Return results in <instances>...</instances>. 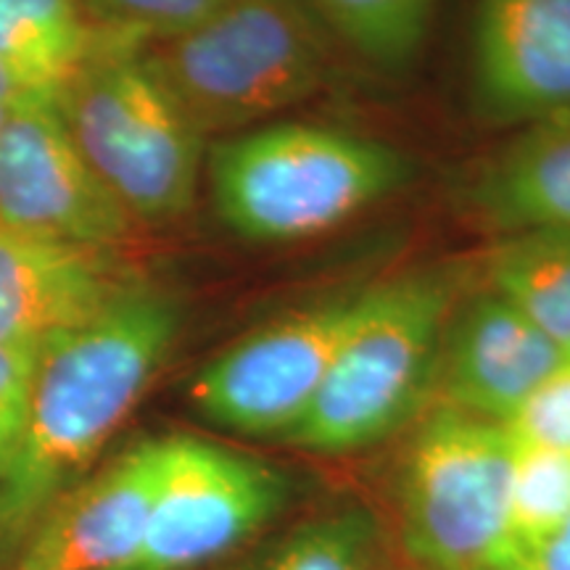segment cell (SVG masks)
<instances>
[{
    "mask_svg": "<svg viewBox=\"0 0 570 570\" xmlns=\"http://www.w3.org/2000/svg\"><path fill=\"white\" fill-rule=\"evenodd\" d=\"M135 281L117 248L0 227V344L40 348L98 315Z\"/></svg>",
    "mask_w": 570,
    "mask_h": 570,
    "instance_id": "obj_12",
    "label": "cell"
},
{
    "mask_svg": "<svg viewBox=\"0 0 570 570\" xmlns=\"http://www.w3.org/2000/svg\"><path fill=\"white\" fill-rule=\"evenodd\" d=\"M566 360V346L508 298L487 291L449 317L436 386L449 407L508 423Z\"/></svg>",
    "mask_w": 570,
    "mask_h": 570,
    "instance_id": "obj_13",
    "label": "cell"
},
{
    "mask_svg": "<svg viewBox=\"0 0 570 570\" xmlns=\"http://www.w3.org/2000/svg\"><path fill=\"white\" fill-rule=\"evenodd\" d=\"M370 525L360 512H341L304 525L265 570H367Z\"/></svg>",
    "mask_w": 570,
    "mask_h": 570,
    "instance_id": "obj_20",
    "label": "cell"
},
{
    "mask_svg": "<svg viewBox=\"0 0 570 570\" xmlns=\"http://www.w3.org/2000/svg\"><path fill=\"white\" fill-rule=\"evenodd\" d=\"M362 294L331 296L235 341L196 375L194 407L225 431L288 436L315 402Z\"/></svg>",
    "mask_w": 570,
    "mask_h": 570,
    "instance_id": "obj_8",
    "label": "cell"
},
{
    "mask_svg": "<svg viewBox=\"0 0 570 570\" xmlns=\"http://www.w3.org/2000/svg\"><path fill=\"white\" fill-rule=\"evenodd\" d=\"M468 206L504 238L570 233V117L525 125L475 173Z\"/></svg>",
    "mask_w": 570,
    "mask_h": 570,
    "instance_id": "obj_14",
    "label": "cell"
},
{
    "mask_svg": "<svg viewBox=\"0 0 570 570\" xmlns=\"http://www.w3.org/2000/svg\"><path fill=\"white\" fill-rule=\"evenodd\" d=\"M135 219L77 151L56 96H24L0 130V227L117 248Z\"/></svg>",
    "mask_w": 570,
    "mask_h": 570,
    "instance_id": "obj_9",
    "label": "cell"
},
{
    "mask_svg": "<svg viewBox=\"0 0 570 570\" xmlns=\"http://www.w3.org/2000/svg\"><path fill=\"white\" fill-rule=\"evenodd\" d=\"M502 570H570V520L550 537L512 552Z\"/></svg>",
    "mask_w": 570,
    "mask_h": 570,
    "instance_id": "obj_23",
    "label": "cell"
},
{
    "mask_svg": "<svg viewBox=\"0 0 570 570\" xmlns=\"http://www.w3.org/2000/svg\"><path fill=\"white\" fill-rule=\"evenodd\" d=\"M24 98V92L19 90V85L13 82V77L9 75V69L0 63V130H3V125L9 122L11 111L17 109V104Z\"/></svg>",
    "mask_w": 570,
    "mask_h": 570,
    "instance_id": "obj_24",
    "label": "cell"
},
{
    "mask_svg": "<svg viewBox=\"0 0 570 570\" xmlns=\"http://www.w3.org/2000/svg\"><path fill=\"white\" fill-rule=\"evenodd\" d=\"M90 42L80 0H0V63L24 96H56Z\"/></svg>",
    "mask_w": 570,
    "mask_h": 570,
    "instance_id": "obj_15",
    "label": "cell"
},
{
    "mask_svg": "<svg viewBox=\"0 0 570 570\" xmlns=\"http://www.w3.org/2000/svg\"><path fill=\"white\" fill-rule=\"evenodd\" d=\"M180 327L173 291L138 277L98 315L40 344L24 439L0 487V544L24 541L85 479L167 362Z\"/></svg>",
    "mask_w": 570,
    "mask_h": 570,
    "instance_id": "obj_1",
    "label": "cell"
},
{
    "mask_svg": "<svg viewBox=\"0 0 570 570\" xmlns=\"http://www.w3.org/2000/svg\"><path fill=\"white\" fill-rule=\"evenodd\" d=\"M454 296L452 269H420L365 285L315 402L283 441L344 454L389 439L415 417L439 381Z\"/></svg>",
    "mask_w": 570,
    "mask_h": 570,
    "instance_id": "obj_4",
    "label": "cell"
},
{
    "mask_svg": "<svg viewBox=\"0 0 570 570\" xmlns=\"http://www.w3.org/2000/svg\"><path fill=\"white\" fill-rule=\"evenodd\" d=\"M512 436L504 423L439 404L402 468V529L428 570H502L512 558Z\"/></svg>",
    "mask_w": 570,
    "mask_h": 570,
    "instance_id": "obj_6",
    "label": "cell"
},
{
    "mask_svg": "<svg viewBox=\"0 0 570 570\" xmlns=\"http://www.w3.org/2000/svg\"><path fill=\"white\" fill-rule=\"evenodd\" d=\"M489 288L570 346V233L504 238L489 259Z\"/></svg>",
    "mask_w": 570,
    "mask_h": 570,
    "instance_id": "obj_16",
    "label": "cell"
},
{
    "mask_svg": "<svg viewBox=\"0 0 570 570\" xmlns=\"http://www.w3.org/2000/svg\"><path fill=\"white\" fill-rule=\"evenodd\" d=\"M71 142L135 223L180 219L196 202L206 135L148 67L142 46L92 30L56 92Z\"/></svg>",
    "mask_w": 570,
    "mask_h": 570,
    "instance_id": "obj_3",
    "label": "cell"
},
{
    "mask_svg": "<svg viewBox=\"0 0 570 570\" xmlns=\"http://www.w3.org/2000/svg\"><path fill=\"white\" fill-rule=\"evenodd\" d=\"M473 96L499 125L570 117V0H479Z\"/></svg>",
    "mask_w": 570,
    "mask_h": 570,
    "instance_id": "obj_11",
    "label": "cell"
},
{
    "mask_svg": "<svg viewBox=\"0 0 570 570\" xmlns=\"http://www.w3.org/2000/svg\"><path fill=\"white\" fill-rule=\"evenodd\" d=\"M331 32L306 0H227L173 40L142 48L148 67L204 135L252 130L331 75Z\"/></svg>",
    "mask_w": 570,
    "mask_h": 570,
    "instance_id": "obj_5",
    "label": "cell"
},
{
    "mask_svg": "<svg viewBox=\"0 0 570 570\" xmlns=\"http://www.w3.org/2000/svg\"><path fill=\"white\" fill-rule=\"evenodd\" d=\"M512 550L550 537L570 520V452L512 439Z\"/></svg>",
    "mask_w": 570,
    "mask_h": 570,
    "instance_id": "obj_18",
    "label": "cell"
},
{
    "mask_svg": "<svg viewBox=\"0 0 570 570\" xmlns=\"http://www.w3.org/2000/svg\"><path fill=\"white\" fill-rule=\"evenodd\" d=\"M566 354H568V360H570V346H568V348H566Z\"/></svg>",
    "mask_w": 570,
    "mask_h": 570,
    "instance_id": "obj_25",
    "label": "cell"
},
{
    "mask_svg": "<svg viewBox=\"0 0 570 570\" xmlns=\"http://www.w3.org/2000/svg\"><path fill=\"white\" fill-rule=\"evenodd\" d=\"M288 483L265 460L198 436H164L161 479L140 547L119 570H198L283 508Z\"/></svg>",
    "mask_w": 570,
    "mask_h": 570,
    "instance_id": "obj_7",
    "label": "cell"
},
{
    "mask_svg": "<svg viewBox=\"0 0 570 570\" xmlns=\"http://www.w3.org/2000/svg\"><path fill=\"white\" fill-rule=\"evenodd\" d=\"M38 348L0 344V487L21 449Z\"/></svg>",
    "mask_w": 570,
    "mask_h": 570,
    "instance_id": "obj_22",
    "label": "cell"
},
{
    "mask_svg": "<svg viewBox=\"0 0 570 570\" xmlns=\"http://www.w3.org/2000/svg\"><path fill=\"white\" fill-rule=\"evenodd\" d=\"M331 38L370 67L402 71L417 59L436 0H306Z\"/></svg>",
    "mask_w": 570,
    "mask_h": 570,
    "instance_id": "obj_17",
    "label": "cell"
},
{
    "mask_svg": "<svg viewBox=\"0 0 570 570\" xmlns=\"http://www.w3.org/2000/svg\"><path fill=\"white\" fill-rule=\"evenodd\" d=\"M504 428L520 444L570 452V360L525 396Z\"/></svg>",
    "mask_w": 570,
    "mask_h": 570,
    "instance_id": "obj_21",
    "label": "cell"
},
{
    "mask_svg": "<svg viewBox=\"0 0 570 570\" xmlns=\"http://www.w3.org/2000/svg\"><path fill=\"white\" fill-rule=\"evenodd\" d=\"M407 180L410 159L394 146L325 125L252 127L209 151L214 209L256 244L315 238Z\"/></svg>",
    "mask_w": 570,
    "mask_h": 570,
    "instance_id": "obj_2",
    "label": "cell"
},
{
    "mask_svg": "<svg viewBox=\"0 0 570 570\" xmlns=\"http://www.w3.org/2000/svg\"><path fill=\"white\" fill-rule=\"evenodd\" d=\"M164 439H142L63 491L27 533L13 570H119L146 533Z\"/></svg>",
    "mask_w": 570,
    "mask_h": 570,
    "instance_id": "obj_10",
    "label": "cell"
},
{
    "mask_svg": "<svg viewBox=\"0 0 570 570\" xmlns=\"http://www.w3.org/2000/svg\"><path fill=\"white\" fill-rule=\"evenodd\" d=\"M225 3L227 0H80L92 30L142 48L190 32Z\"/></svg>",
    "mask_w": 570,
    "mask_h": 570,
    "instance_id": "obj_19",
    "label": "cell"
}]
</instances>
